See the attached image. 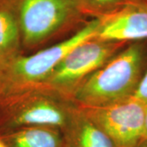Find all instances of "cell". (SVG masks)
Instances as JSON below:
<instances>
[{
	"label": "cell",
	"mask_w": 147,
	"mask_h": 147,
	"mask_svg": "<svg viewBox=\"0 0 147 147\" xmlns=\"http://www.w3.org/2000/svg\"><path fill=\"white\" fill-rule=\"evenodd\" d=\"M147 70V40L130 42L74 90L83 108L113 105L133 96Z\"/></svg>",
	"instance_id": "obj_1"
},
{
	"label": "cell",
	"mask_w": 147,
	"mask_h": 147,
	"mask_svg": "<svg viewBox=\"0 0 147 147\" xmlns=\"http://www.w3.org/2000/svg\"><path fill=\"white\" fill-rule=\"evenodd\" d=\"M78 108L71 98L41 86L0 92V136L28 127L62 131Z\"/></svg>",
	"instance_id": "obj_2"
},
{
	"label": "cell",
	"mask_w": 147,
	"mask_h": 147,
	"mask_svg": "<svg viewBox=\"0 0 147 147\" xmlns=\"http://www.w3.org/2000/svg\"><path fill=\"white\" fill-rule=\"evenodd\" d=\"M99 26L100 18H93L65 40L31 55L12 58L0 74V92L39 85L74 47L95 38Z\"/></svg>",
	"instance_id": "obj_3"
},
{
	"label": "cell",
	"mask_w": 147,
	"mask_h": 147,
	"mask_svg": "<svg viewBox=\"0 0 147 147\" xmlns=\"http://www.w3.org/2000/svg\"><path fill=\"white\" fill-rule=\"evenodd\" d=\"M85 14L77 0H21L17 19L22 47L32 49L41 45Z\"/></svg>",
	"instance_id": "obj_4"
},
{
	"label": "cell",
	"mask_w": 147,
	"mask_h": 147,
	"mask_svg": "<svg viewBox=\"0 0 147 147\" xmlns=\"http://www.w3.org/2000/svg\"><path fill=\"white\" fill-rule=\"evenodd\" d=\"M126 42L91 38L84 41L65 57L39 85L71 98V94L84 79L105 65L126 46Z\"/></svg>",
	"instance_id": "obj_5"
},
{
	"label": "cell",
	"mask_w": 147,
	"mask_h": 147,
	"mask_svg": "<svg viewBox=\"0 0 147 147\" xmlns=\"http://www.w3.org/2000/svg\"><path fill=\"white\" fill-rule=\"evenodd\" d=\"M80 108L115 147H137L143 142L147 105L133 96L108 106Z\"/></svg>",
	"instance_id": "obj_6"
},
{
	"label": "cell",
	"mask_w": 147,
	"mask_h": 147,
	"mask_svg": "<svg viewBox=\"0 0 147 147\" xmlns=\"http://www.w3.org/2000/svg\"><path fill=\"white\" fill-rule=\"evenodd\" d=\"M95 38L126 43L147 40V1L129 0L119 9L100 17Z\"/></svg>",
	"instance_id": "obj_7"
},
{
	"label": "cell",
	"mask_w": 147,
	"mask_h": 147,
	"mask_svg": "<svg viewBox=\"0 0 147 147\" xmlns=\"http://www.w3.org/2000/svg\"><path fill=\"white\" fill-rule=\"evenodd\" d=\"M61 132L63 147H115L79 106Z\"/></svg>",
	"instance_id": "obj_8"
},
{
	"label": "cell",
	"mask_w": 147,
	"mask_h": 147,
	"mask_svg": "<svg viewBox=\"0 0 147 147\" xmlns=\"http://www.w3.org/2000/svg\"><path fill=\"white\" fill-rule=\"evenodd\" d=\"M0 137L7 147H63L62 132L52 127H22Z\"/></svg>",
	"instance_id": "obj_9"
},
{
	"label": "cell",
	"mask_w": 147,
	"mask_h": 147,
	"mask_svg": "<svg viewBox=\"0 0 147 147\" xmlns=\"http://www.w3.org/2000/svg\"><path fill=\"white\" fill-rule=\"evenodd\" d=\"M21 30L18 19L12 11L0 7V57L7 63L21 54Z\"/></svg>",
	"instance_id": "obj_10"
},
{
	"label": "cell",
	"mask_w": 147,
	"mask_h": 147,
	"mask_svg": "<svg viewBox=\"0 0 147 147\" xmlns=\"http://www.w3.org/2000/svg\"><path fill=\"white\" fill-rule=\"evenodd\" d=\"M86 13L100 18L119 9L129 0H77Z\"/></svg>",
	"instance_id": "obj_11"
},
{
	"label": "cell",
	"mask_w": 147,
	"mask_h": 147,
	"mask_svg": "<svg viewBox=\"0 0 147 147\" xmlns=\"http://www.w3.org/2000/svg\"><path fill=\"white\" fill-rule=\"evenodd\" d=\"M133 97L141 101L144 105H147V70L136 92L133 95Z\"/></svg>",
	"instance_id": "obj_12"
},
{
	"label": "cell",
	"mask_w": 147,
	"mask_h": 147,
	"mask_svg": "<svg viewBox=\"0 0 147 147\" xmlns=\"http://www.w3.org/2000/svg\"><path fill=\"white\" fill-rule=\"evenodd\" d=\"M143 142L147 144V110L146 115V123H145V131H144V137H143Z\"/></svg>",
	"instance_id": "obj_13"
},
{
	"label": "cell",
	"mask_w": 147,
	"mask_h": 147,
	"mask_svg": "<svg viewBox=\"0 0 147 147\" xmlns=\"http://www.w3.org/2000/svg\"><path fill=\"white\" fill-rule=\"evenodd\" d=\"M5 64H6L5 61L0 57V74H1V72H2V70H3V67H4Z\"/></svg>",
	"instance_id": "obj_14"
},
{
	"label": "cell",
	"mask_w": 147,
	"mask_h": 147,
	"mask_svg": "<svg viewBox=\"0 0 147 147\" xmlns=\"http://www.w3.org/2000/svg\"><path fill=\"white\" fill-rule=\"evenodd\" d=\"M0 147H7L6 144L4 143V142L3 141V139L0 137Z\"/></svg>",
	"instance_id": "obj_15"
},
{
	"label": "cell",
	"mask_w": 147,
	"mask_h": 147,
	"mask_svg": "<svg viewBox=\"0 0 147 147\" xmlns=\"http://www.w3.org/2000/svg\"><path fill=\"white\" fill-rule=\"evenodd\" d=\"M137 147H147V144L146 143H144V142H142V144H141L139 146H137Z\"/></svg>",
	"instance_id": "obj_16"
},
{
	"label": "cell",
	"mask_w": 147,
	"mask_h": 147,
	"mask_svg": "<svg viewBox=\"0 0 147 147\" xmlns=\"http://www.w3.org/2000/svg\"><path fill=\"white\" fill-rule=\"evenodd\" d=\"M142 1H147V0H142Z\"/></svg>",
	"instance_id": "obj_17"
}]
</instances>
